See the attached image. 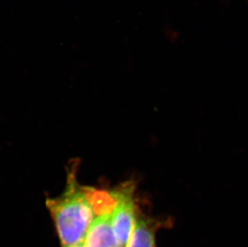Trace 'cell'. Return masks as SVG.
<instances>
[{"mask_svg":"<svg viewBox=\"0 0 248 247\" xmlns=\"http://www.w3.org/2000/svg\"><path fill=\"white\" fill-rule=\"evenodd\" d=\"M112 212L97 215L87 233L85 247H122L112 225Z\"/></svg>","mask_w":248,"mask_h":247,"instance_id":"3957f363","label":"cell"},{"mask_svg":"<svg viewBox=\"0 0 248 247\" xmlns=\"http://www.w3.org/2000/svg\"><path fill=\"white\" fill-rule=\"evenodd\" d=\"M112 190L117 199L112 215V228L120 245L126 247L140 210L135 198L136 188L134 182H126Z\"/></svg>","mask_w":248,"mask_h":247,"instance_id":"7a4b0ae2","label":"cell"},{"mask_svg":"<svg viewBox=\"0 0 248 247\" xmlns=\"http://www.w3.org/2000/svg\"><path fill=\"white\" fill-rule=\"evenodd\" d=\"M84 247V243H81V244H80V245L76 246V247Z\"/></svg>","mask_w":248,"mask_h":247,"instance_id":"5b68a950","label":"cell"},{"mask_svg":"<svg viewBox=\"0 0 248 247\" xmlns=\"http://www.w3.org/2000/svg\"><path fill=\"white\" fill-rule=\"evenodd\" d=\"M46 205L54 222L61 247H74L84 243L96 215L88 187L78 182L75 169L68 174L63 194L47 198Z\"/></svg>","mask_w":248,"mask_h":247,"instance_id":"6da1fadb","label":"cell"},{"mask_svg":"<svg viewBox=\"0 0 248 247\" xmlns=\"http://www.w3.org/2000/svg\"><path fill=\"white\" fill-rule=\"evenodd\" d=\"M164 221L154 219L138 211L136 223L126 247H157L156 233L167 226Z\"/></svg>","mask_w":248,"mask_h":247,"instance_id":"277c9868","label":"cell"}]
</instances>
